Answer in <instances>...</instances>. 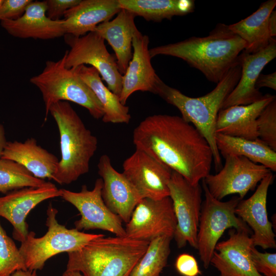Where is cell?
I'll list each match as a JSON object with an SVG mask.
<instances>
[{
  "mask_svg": "<svg viewBox=\"0 0 276 276\" xmlns=\"http://www.w3.org/2000/svg\"><path fill=\"white\" fill-rule=\"evenodd\" d=\"M251 257L254 265L260 274L265 276H276V254L261 252L253 246Z\"/></svg>",
  "mask_w": 276,
  "mask_h": 276,
  "instance_id": "836d02e7",
  "label": "cell"
},
{
  "mask_svg": "<svg viewBox=\"0 0 276 276\" xmlns=\"http://www.w3.org/2000/svg\"><path fill=\"white\" fill-rule=\"evenodd\" d=\"M217 149L223 157L229 155L242 156L259 163L270 171H276V152L259 139L249 140L216 133Z\"/></svg>",
  "mask_w": 276,
  "mask_h": 276,
  "instance_id": "83f0119b",
  "label": "cell"
},
{
  "mask_svg": "<svg viewBox=\"0 0 276 276\" xmlns=\"http://www.w3.org/2000/svg\"><path fill=\"white\" fill-rule=\"evenodd\" d=\"M245 43L228 25L218 24L205 37L155 47L149 50L151 58L158 55L181 59L201 72L206 79L218 83L238 62Z\"/></svg>",
  "mask_w": 276,
  "mask_h": 276,
  "instance_id": "7a4b0ae2",
  "label": "cell"
},
{
  "mask_svg": "<svg viewBox=\"0 0 276 276\" xmlns=\"http://www.w3.org/2000/svg\"><path fill=\"white\" fill-rule=\"evenodd\" d=\"M176 220L173 238L178 248L187 243L197 249V236L202 205V188L192 185L178 173L172 171L168 183Z\"/></svg>",
  "mask_w": 276,
  "mask_h": 276,
  "instance_id": "30bf717a",
  "label": "cell"
},
{
  "mask_svg": "<svg viewBox=\"0 0 276 276\" xmlns=\"http://www.w3.org/2000/svg\"><path fill=\"white\" fill-rule=\"evenodd\" d=\"M132 137L136 149L159 160L192 185L210 174L213 156L209 144L180 117L148 116L134 128Z\"/></svg>",
  "mask_w": 276,
  "mask_h": 276,
  "instance_id": "6da1fadb",
  "label": "cell"
},
{
  "mask_svg": "<svg viewBox=\"0 0 276 276\" xmlns=\"http://www.w3.org/2000/svg\"><path fill=\"white\" fill-rule=\"evenodd\" d=\"M57 213L58 210L50 203L47 212V233L36 238L34 232H29L21 242L19 250L27 270H41L45 262L55 255L78 251L91 240L104 235L86 233L76 228H67L58 222Z\"/></svg>",
  "mask_w": 276,
  "mask_h": 276,
  "instance_id": "52a82bcc",
  "label": "cell"
},
{
  "mask_svg": "<svg viewBox=\"0 0 276 276\" xmlns=\"http://www.w3.org/2000/svg\"><path fill=\"white\" fill-rule=\"evenodd\" d=\"M172 239L162 236L151 240L130 276H160L168 263Z\"/></svg>",
  "mask_w": 276,
  "mask_h": 276,
  "instance_id": "f546056e",
  "label": "cell"
},
{
  "mask_svg": "<svg viewBox=\"0 0 276 276\" xmlns=\"http://www.w3.org/2000/svg\"><path fill=\"white\" fill-rule=\"evenodd\" d=\"M176 220L169 196L159 200L143 198L125 228L126 237L150 241L162 236L173 238Z\"/></svg>",
  "mask_w": 276,
  "mask_h": 276,
  "instance_id": "4fadbf2b",
  "label": "cell"
},
{
  "mask_svg": "<svg viewBox=\"0 0 276 276\" xmlns=\"http://www.w3.org/2000/svg\"><path fill=\"white\" fill-rule=\"evenodd\" d=\"M268 29L270 37L273 38L276 36V11L273 10L268 19Z\"/></svg>",
  "mask_w": 276,
  "mask_h": 276,
  "instance_id": "f35d334b",
  "label": "cell"
},
{
  "mask_svg": "<svg viewBox=\"0 0 276 276\" xmlns=\"http://www.w3.org/2000/svg\"><path fill=\"white\" fill-rule=\"evenodd\" d=\"M64 60L63 55L58 61H47L42 72L30 80L42 95L45 120L51 106L59 101L73 102L86 108L95 119L102 118L104 111L101 104L74 68L65 66Z\"/></svg>",
  "mask_w": 276,
  "mask_h": 276,
  "instance_id": "8992f818",
  "label": "cell"
},
{
  "mask_svg": "<svg viewBox=\"0 0 276 276\" xmlns=\"http://www.w3.org/2000/svg\"><path fill=\"white\" fill-rule=\"evenodd\" d=\"M241 74L238 58V62L217 83L213 90L197 98L187 96L162 80L156 87L155 94L176 107L181 114V117L193 125L206 140L212 151L216 171L220 170L222 166L215 141L217 116L225 99L238 83Z\"/></svg>",
  "mask_w": 276,
  "mask_h": 276,
  "instance_id": "3957f363",
  "label": "cell"
},
{
  "mask_svg": "<svg viewBox=\"0 0 276 276\" xmlns=\"http://www.w3.org/2000/svg\"><path fill=\"white\" fill-rule=\"evenodd\" d=\"M149 241L104 235L81 249L67 253V270L83 276H130Z\"/></svg>",
  "mask_w": 276,
  "mask_h": 276,
  "instance_id": "277c9868",
  "label": "cell"
},
{
  "mask_svg": "<svg viewBox=\"0 0 276 276\" xmlns=\"http://www.w3.org/2000/svg\"><path fill=\"white\" fill-rule=\"evenodd\" d=\"M19 270H27L24 259L0 223V276H11Z\"/></svg>",
  "mask_w": 276,
  "mask_h": 276,
  "instance_id": "1f68e13d",
  "label": "cell"
},
{
  "mask_svg": "<svg viewBox=\"0 0 276 276\" xmlns=\"http://www.w3.org/2000/svg\"><path fill=\"white\" fill-rule=\"evenodd\" d=\"M61 189H58L49 181L40 187L14 190L0 197V216L11 223L13 227V238L22 242L29 234L28 225L26 221L28 214L42 201L61 197Z\"/></svg>",
  "mask_w": 276,
  "mask_h": 276,
  "instance_id": "9a60e30c",
  "label": "cell"
},
{
  "mask_svg": "<svg viewBox=\"0 0 276 276\" xmlns=\"http://www.w3.org/2000/svg\"><path fill=\"white\" fill-rule=\"evenodd\" d=\"M275 57L276 40L274 38H271L266 47L257 52L247 53L243 51L239 56L241 67L240 78L225 99L221 109L248 105L260 100L263 95L256 87L257 81L264 67Z\"/></svg>",
  "mask_w": 276,
  "mask_h": 276,
  "instance_id": "d6986e66",
  "label": "cell"
},
{
  "mask_svg": "<svg viewBox=\"0 0 276 276\" xmlns=\"http://www.w3.org/2000/svg\"><path fill=\"white\" fill-rule=\"evenodd\" d=\"M74 68L76 73L90 87L101 104L104 111L103 122L129 123L131 115L129 107L123 105L119 97L111 91L103 83L97 70L93 67L81 65Z\"/></svg>",
  "mask_w": 276,
  "mask_h": 276,
  "instance_id": "4316f807",
  "label": "cell"
},
{
  "mask_svg": "<svg viewBox=\"0 0 276 276\" xmlns=\"http://www.w3.org/2000/svg\"><path fill=\"white\" fill-rule=\"evenodd\" d=\"M257 124L258 139L276 151V99L262 110Z\"/></svg>",
  "mask_w": 276,
  "mask_h": 276,
  "instance_id": "d6a6232c",
  "label": "cell"
},
{
  "mask_svg": "<svg viewBox=\"0 0 276 276\" xmlns=\"http://www.w3.org/2000/svg\"><path fill=\"white\" fill-rule=\"evenodd\" d=\"M7 142L4 126L0 123V157Z\"/></svg>",
  "mask_w": 276,
  "mask_h": 276,
  "instance_id": "ab89813d",
  "label": "cell"
},
{
  "mask_svg": "<svg viewBox=\"0 0 276 276\" xmlns=\"http://www.w3.org/2000/svg\"><path fill=\"white\" fill-rule=\"evenodd\" d=\"M273 180L271 172L260 181L255 193L248 199L240 200L235 209L236 215L251 229L254 246L264 249L276 248L275 235L266 207L268 190Z\"/></svg>",
  "mask_w": 276,
  "mask_h": 276,
  "instance_id": "e0dca14e",
  "label": "cell"
},
{
  "mask_svg": "<svg viewBox=\"0 0 276 276\" xmlns=\"http://www.w3.org/2000/svg\"><path fill=\"white\" fill-rule=\"evenodd\" d=\"M219 276H221V275H220Z\"/></svg>",
  "mask_w": 276,
  "mask_h": 276,
  "instance_id": "ee69618b",
  "label": "cell"
},
{
  "mask_svg": "<svg viewBox=\"0 0 276 276\" xmlns=\"http://www.w3.org/2000/svg\"><path fill=\"white\" fill-rule=\"evenodd\" d=\"M118 2L121 9L155 22L188 14L193 11L195 6L192 0H118Z\"/></svg>",
  "mask_w": 276,
  "mask_h": 276,
  "instance_id": "f1b7e54d",
  "label": "cell"
},
{
  "mask_svg": "<svg viewBox=\"0 0 276 276\" xmlns=\"http://www.w3.org/2000/svg\"><path fill=\"white\" fill-rule=\"evenodd\" d=\"M274 99L275 96L267 94L250 104L220 109L216 120V133L249 140L258 139L257 120L265 107Z\"/></svg>",
  "mask_w": 276,
  "mask_h": 276,
  "instance_id": "7402d4cb",
  "label": "cell"
},
{
  "mask_svg": "<svg viewBox=\"0 0 276 276\" xmlns=\"http://www.w3.org/2000/svg\"><path fill=\"white\" fill-rule=\"evenodd\" d=\"M2 2H3V0H0V6H1V5Z\"/></svg>",
  "mask_w": 276,
  "mask_h": 276,
  "instance_id": "7bdbcfd3",
  "label": "cell"
},
{
  "mask_svg": "<svg viewBox=\"0 0 276 276\" xmlns=\"http://www.w3.org/2000/svg\"><path fill=\"white\" fill-rule=\"evenodd\" d=\"M103 180L97 179L94 188L89 190L83 185L80 192L61 189V197L73 205L79 212L81 218L74 223L75 228L81 229H101L116 236H126L121 218L112 213L105 204L102 197Z\"/></svg>",
  "mask_w": 276,
  "mask_h": 276,
  "instance_id": "7c38bea8",
  "label": "cell"
},
{
  "mask_svg": "<svg viewBox=\"0 0 276 276\" xmlns=\"http://www.w3.org/2000/svg\"><path fill=\"white\" fill-rule=\"evenodd\" d=\"M175 265L178 272L183 276H197L201 274L196 260L190 254L179 255Z\"/></svg>",
  "mask_w": 276,
  "mask_h": 276,
  "instance_id": "8d00e7d4",
  "label": "cell"
},
{
  "mask_svg": "<svg viewBox=\"0 0 276 276\" xmlns=\"http://www.w3.org/2000/svg\"><path fill=\"white\" fill-rule=\"evenodd\" d=\"M1 26L11 35L24 39L48 40L65 34L62 19L53 20L47 17L44 1H32L20 17L2 20Z\"/></svg>",
  "mask_w": 276,
  "mask_h": 276,
  "instance_id": "44dd1931",
  "label": "cell"
},
{
  "mask_svg": "<svg viewBox=\"0 0 276 276\" xmlns=\"http://www.w3.org/2000/svg\"><path fill=\"white\" fill-rule=\"evenodd\" d=\"M135 17L121 9L114 19L101 23L95 30L114 51L118 70L122 75L132 58V39L139 31L134 22Z\"/></svg>",
  "mask_w": 276,
  "mask_h": 276,
  "instance_id": "cb8c5ba5",
  "label": "cell"
},
{
  "mask_svg": "<svg viewBox=\"0 0 276 276\" xmlns=\"http://www.w3.org/2000/svg\"><path fill=\"white\" fill-rule=\"evenodd\" d=\"M229 233L227 240L217 243L211 264L221 276H263L251 260V234L234 228Z\"/></svg>",
  "mask_w": 276,
  "mask_h": 276,
  "instance_id": "ac0fdd59",
  "label": "cell"
},
{
  "mask_svg": "<svg viewBox=\"0 0 276 276\" xmlns=\"http://www.w3.org/2000/svg\"><path fill=\"white\" fill-rule=\"evenodd\" d=\"M121 10L118 0H83L66 11L63 27L65 34L80 37L95 31Z\"/></svg>",
  "mask_w": 276,
  "mask_h": 276,
  "instance_id": "603a6c76",
  "label": "cell"
},
{
  "mask_svg": "<svg viewBox=\"0 0 276 276\" xmlns=\"http://www.w3.org/2000/svg\"><path fill=\"white\" fill-rule=\"evenodd\" d=\"M122 173L143 198L159 200L169 196L172 170L146 152L136 149L123 164Z\"/></svg>",
  "mask_w": 276,
  "mask_h": 276,
  "instance_id": "5bb4252c",
  "label": "cell"
},
{
  "mask_svg": "<svg viewBox=\"0 0 276 276\" xmlns=\"http://www.w3.org/2000/svg\"><path fill=\"white\" fill-rule=\"evenodd\" d=\"M275 5V0L264 2L248 17L228 25L229 29L244 41L245 52H257L269 44L271 37L268 29V19Z\"/></svg>",
  "mask_w": 276,
  "mask_h": 276,
  "instance_id": "484cf974",
  "label": "cell"
},
{
  "mask_svg": "<svg viewBox=\"0 0 276 276\" xmlns=\"http://www.w3.org/2000/svg\"><path fill=\"white\" fill-rule=\"evenodd\" d=\"M149 39L138 31L132 39L133 53L125 73L122 75L120 102L126 105L129 97L136 91L156 94L162 80L155 73L151 62L148 45Z\"/></svg>",
  "mask_w": 276,
  "mask_h": 276,
  "instance_id": "ffe728a7",
  "label": "cell"
},
{
  "mask_svg": "<svg viewBox=\"0 0 276 276\" xmlns=\"http://www.w3.org/2000/svg\"><path fill=\"white\" fill-rule=\"evenodd\" d=\"M64 38L70 47L64 54L65 66L72 68L90 65L99 72L108 88L120 97L122 75L119 71L116 57L108 51L105 40L95 31L80 37L65 34Z\"/></svg>",
  "mask_w": 276,
  "mask_h": 276,
  "instance_id": "9c48e42d",
  "label": "cell"
},
{
  "mask_svg": "<svg viewBox=\"0 0 276 276\" xmlns=\"http://www.w3.org/2000/svg\"><path fill=\"white\" fill-rule=\"evenodd\" d=\"M11 276H38L36 270H19L14 272Z\"/></svg>",
  "mask_w": 276,
  "mask_h": 276,
  "instance_id": "60d3db41",
  "label": "cell"
},
{
  "mask_svg": "<svg viewBox=\"0 0 276 276\" xmlns=\"http://www.w3.org/2000/svg\"><path fill=\"white\" fill-rule=\"evenodd\" d=\"M46 15L53 20H60L65 12L78 4L81 0H46Z\"/></svg>",
  "mask_w": 276,
  "mask_h": 276,
  "instance_id": "d590c367",
  "label": "cell"
},
{
  "mask_svg": "<svg viewBox=\"0 0 276 276\" xmlns=\"http://www.w3.org/2000/svg\"><path fill=\"white\" fill-rule=\"evenodd\" d=\"M32 0H3L0 6V20H15L25 13Z\"/></svg>",
  "mask_w": 276,
  "mask_h": 276,
  "instance_id": "e575fe53",
  "label": "cell"
},
{
  "mask_svg": "<svg viewBox=\"0 0 276 276\" xmlns=\"http://www.w3.org/2000/svg\"><path fill=\"white\" fill-rule=\"evenodd\" d=\"M98 168L103 180L102 197L105 204L127 223L143 198L124 175L112 167L107 155L100 157Z\"/></svg>",
  "mask_w": 276,
  "mask_h": 276,
  "instance_id": "2e32d148",
  "label": "cell"
},
{
  "mask_svg": "<svg viewBox=\"0 0 276 276\" xmlns=\"http://www.w3.org/2000/svg\"><path fill=\"white\" fill-rule=\"evenodd\" d=\"M59 130L61 159L53 180L70 184L89 170V163L98 148L97 137L87 128L70 103L59 101L49 108Z\"/></svg>",
  "mask_w": 276,
  "mask_h": 276,
  "instance_id": "5b68a950",
  "label": "cell"
},
{
  "mask_svg": "<svg viewBox=\"0 0 276 276\" xmlns=\"http://www.w3.org/2000/svg\"><path fill=\"white\" fill-rule=\"evenodd\" d=\"M205 198L202 202L197 236V250L204 268L207 269L218 240L225 231L234 228L252 234L248 225L235 214L240 200L233 196L226 201L215 198L209 192L202 179Z\"/></svg>",
  "mask_w": 276,
  "mask_h": 276,
  "instance_id": "ba28073f",
  "label": "cell"
},
{
  "mask_svg": "<svg viewBox=\"0 0 276 276\" xmlns=\"http://www.w3.org/2000/svg\"><path fill=\"white\" fill-rule=\"evenodd\" d=\"M256 87L258 89L262 87H266L276 90V72L267 75L261 74L257 81Z\"/></svg>",
  "mask_w": 276,
  "mask_h": 276,
  "instance_id": "74e56055",
  "label": "cell"
},
{
  "mask_svg": "<svg viewBox=\"0 0 276 276\" xmlns=\"http://www.w3.org/2000/svg\"><path fill=\"white\" fill-rule=\"evenodd\" d=\"M224 166L215 174H209L203 181L210 194L221 200L231 194L241 199L271 171L242 156L229 155L224 157Z\"/></svg>",
  "mask_w": 276,
  "mask_h": 276,
  "instance_id": "8fae6325",
  "label": "cell"
},
{
  "mask_svg": "<svg viewBox=\"0 0 276 276\" xmlns=\"http://www.w3.org/2000/svg\"><path fill=\"white\" fill-rule=\"evenodd\" d=\"M1 157L19 163L41 179H53L59 161L55 155L38 145L33 137L24 142H7Z\"/></svg>",
  "mask_w": 276,
  "mask_h": 276,
  "instance_id": "d4e9b609",
  "label": "cell"
},
{
  "mask_svg": "<svg viewBox=\"0 0 276 276\" xmlns=\"http://www.w3.org/2000/svg\"><path fill=\"white\" fill-rule=\"evenodd\" d=\"M48 181L35 177L19 163L0 157V193L27 187H40Z\"/></svg>",
  "mask_w": 276,
  "mask_h": 276,
  "instance_id": "4dcf8cb0",
  "label": "cell"
},
{
  "mask_svg": "<svg viewBox=\"0 0 276 276\" xmlns=\"http://www.w3.org/2000/svg\"><path fill=\"white\" fill-rule=\"evenodd\" d=\"M62 276H83L80 272L74 270H66L62 274Z\"/></svg>",
  "mask_w": 276,
  "mask_h": 276,
  "instance_id": "b9f144b4",
  "label": "cell"
}]
</instances>
